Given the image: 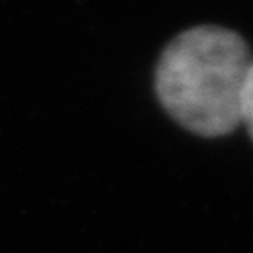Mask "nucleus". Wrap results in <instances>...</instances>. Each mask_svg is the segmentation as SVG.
I'll return each instance as SVG.
<instances>
[{
	"label": "nucleus",
	"mask_w": 253,
	"mask_h": 253,
	"mask_svg": "<svg viewBox=\"0 0 253 253\" xmlns=\"http://www.w3.org/2000/svg\"><path fill=\"white\" fill-rule=\"evenodd\" d=\"M251 52L241 34L202 24L177 34L156 66V94L185 130L206 138L231 134L241 124V92Z\"/></svg>",
	"instance_id": "obj_1"
},
{
	"label": "nucleus",
	"mask_w": 253,
	"mask_h": 253,
	"mask_svg": "<svg viewBox=\"0 0 253 253\" xmlns=\"http://www.w3.org/2000/svg\"><path fill=\"white\" fill-rule=\"evenodd\" d=\"M241 122L247 126V132L253 140V60L247 70L243 92H241Z\"/></svg>",
	"instance_id": "obj_2"
}]
</instances>
